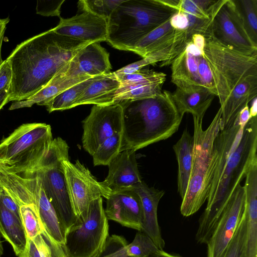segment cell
<instances>
[{
    "instance_id": "obj_3",
    "label": "cell",
    "mask_w": 257,
    "mask_h": 257,
    "mask_svg": "<svg viewBox=\"0 0 257 257\" xmlns=\"http://www.w3.org/2000/svg\"><path fill=\"white\" fill-rule=\"evenodd\" d=\"M257 117H250L241 138L229 157L216 186L208 194L206 208L199 220L198 243H207L233 192L257 161Z\"/></svg>"
},
{
    "instance_id": "obj_52",
    "label": "cell",
    "mask_w": 257,
    "mask_h": 257,
    "mask_svg": "<svg viewBox=\"0 0 257 257\" xmlns=\"http://www.w3.org/2000/svg\"><path fill=\"white\" fill-rule=\"evenodd\" d=\"M4 252V247L3 246L2 241L0 237V257H1Z\"/></svg>"
},
{
    "instance_id": "obj_46",
    "label": "cell",
    "mask_w": 257,
    "mask_h": 257,
    "mask_svg": "<svg viewBox=\"0 0 257 257\" xmlns=\"http://www.w3.org/2000/svg\"><path fill=\"white\" fill-rule=\"evenodd\" d=\"M191 41L203 54L205 45V38L204 36L199 34H193L191 36Z\"/></svg>"
},
{
    "instance_id": "obj_29",
    "label": "cell",
    "mask_w": 257,
    "mask_h": 257,
    "mask_svg": "<svg viewBox=\"0 0 257 257\" xmlns=\"http://www.w3.org/2000/svg\"><path fill=\"white\" fill-rule=\"evenodd\" d=\"M21 257H67L63 245L55 241L45 230L33 239H28Z\"/></svg>"
},
{
    "instance_id": "obj_21",
    "label": "cell",
    "mask_w": 257,
    "mask_h": 257,
    "mask_svg": "<svg viewBox=\"0 0 257 257\" xmlns=\"http://www.w3.org/2000/svg\"><path fill=\"white\" fill-rule=\"evenodd\" d=\"M120 82L115 73L94 77L75 103V106L83 104L105 105L114 103V98Z\"/></svg>"
},
{
    "instance_id": "obj_48",
    "label": "cell",
    "mask_w": 257,
    "mask_h": 257,
    "mask_svg": "<svg viewBox=\"0 0 257 257\" xmlns=\"http://www.w3.org/2000/svg\"><path fill=\"white\" fill-rule=\"evenodd\" d=\"M9 18H7L5 19L0 18V65L2 64V63L4 61L2 59L1 54L2 42L3 41L5 32L6 29V26L7 25L9 22Z\"/></svg>"
},
{
    "instance_id": "obj_5",
    "label": "cell",
    "mask_w": 257,
    "mask_h": 257,
    "mask_svg": "<svg viewBox=\"0 0 257 257\" xmlns=\"http://www.w3.org/2000/svg\"><path fill=\"white\" fill-rule=\"evenodd\" d=\"M221 107L208 127L204 130L202 121L193 117V161L180 212L185 217L196 213L206 201L217 158L214 140L219 131Z\"/></svg>"
},
{
    "instance_id": "obj_54",
    "label": "cell",
    "mask_w": 257,
    "mask_h": 257,
    "mask_svg": "<svg viewBox=\"0 0 257 257\" xmlns=\"http://www.w3.org/2000/svg\"><path fill=\"white\" fill-rule=\"evenodd\" d=\"M1 66V65H0Z\"/></svg>"
},
{
    "instance_id": "obj_33",
    "label": "cell",
    "mask_w": 257,
    "mask_h": 257,
    "mask_svg": "<svg viewBox=\"0 0 257 257\" xmlns=\"http://www.w3.org/2000/svg\"><path fill=\"white\" fill-rule=\"evenodd\" d=\"M160 249L152 239L142 231H138L133 241L123 248L125 257H149Z\"/></svg>"
},
{
    "instance_id": "obj_39",
    "label": "cell",
    "mask_w": 257,
    "mask_h": 257,
    "mask_svg": "<svg viewBox=\"0 0 257 257\" xmlns=\"http://www.w3.org/2000/svg\"><path fill=\"white\" fill-rule=\"evenodd\" d=\"M245 218L243 211L236 231L230 240L223 257H245Z\"/></svg>"
},
{
    "instance_id": "obj_23",
    "label": "cell",
    "mask_w": 257,
    "mask_h": 257,
    "mask_svg": "<svg viewBox=\"0 0 257 257\" xmlns=\"http://www.w3.org/2000/svg\"><path fill=\"white\" fill-rule=\"evenodd\" d=\"M172 94L177 109L182 117L185 113H190L202 121L215 96L203 87L188 91L177 88Z\"/></svg>"
},
{
    "instance_id": "obj_13",
    "label": "cell",
    "mask_w": 257,
    "mask_h": 257,
    "mask_svg": "<svg viewBox=\"0 0 257 257\" xmlns=\"http://www.w3.org/2000/svg\"><path fill=\"white\" fill-rule=\"evenodd\" d=\"M244 187L238 184L206 244L207 257H223L241 219L244 205Z\"/></svg>"
},
{
    "instance_id": "obj_35",
    "label": "cell",
    "mask_w": 257,
    "mask_h": 257,
    "mask_svg": "<svg viewBox=\"0 0 257 257\" xmlns=\"http://www.w3.org/2000/svg\"><path fill=\"white\" fill-rule=\"evenodd\" d=\"M245 30L257 45V0H236Z\"/></svg>"
},
{
    "instance_id": "obj_7",
    "label": "cell",
    "mask_w": 257,
    "mask_h": 257,
    "mask_svg": "<svg viewBox=\"0 0 257 257\" xmlns=\"http://www.w3.org/2000/svg\"><path fill=\"white\" fill-rule=\"evenodd\" d=\"M51 126L45 123H24L0 143V165L18 174L41 160L53 141Z\"/></svg>"
},
{
    "instance_id": "obj_31",
    "label": "cell",
    "mask_w": 257,
    "mask_h": 257,
    "mask_svg": "<svg viewBox=\"0 0 257 257\" xmlns=\"http://www.w3.org/2000/svg\"><path fill=\"white\" fill-rule=\"evenodd\" d=\"M94 78L92 77L79 82L58 94L46 105L48 112L63 110L75 107L76 100Z\"/></svg>"
},
{
    "instance_id": "obj_25",
    "label": "cell",
    "mask_w": 257,
    "mask_h": 257,
    "mask_svg": "<svg viewBox=\"0 0 257 257\" xmlns=\"http://www.w3.org/2000/svg\"><path fill=\"white\" fill-rule=\"evenodd\" d=\"M91 77H92L86 75L66 77L58 73L44 87L26 100L14 101L9 109L30 107L35 104L46 106L49 101L61 92Z\"/></svg>"
},
{
    "instance_id": "obj_24",
    "label": "cell",
    "mask_w": 257,
    "mask_h": 257,
    "mask_svg": "<svg viewBox=\"0 0 257 257\" xmlns=\"http://www.w3.org/2000/svg\"><path fill=\"white\" fill-rule=\"evenodd\" d=\"M257 95V77H249L232 90L224 105L221 107L220 126L233 122L241 110Z\"/></svg>"
},
{
    "instance_id": "obj_28",
    "label": "cell",
    "mask_w": 257,
    "mask_h": 257,
    "mask_svg": "<svg viewBox=\"0 0 257 257\" xmlns=\"http://www.w3.org/2000/svg\"><path fill=\"white\" fill-rule=\"evenodd\" d=\"M193 144V136L185 129L173 147L178 164V191L182 199L186 192L192 169Z\"/></svg>"
},
{
    "instance_id": "obj_8",
    "label": "cell",
    "mask_w": 257,
    "mask_h": 257,
    "mask_svg": "<svg viewBox=\"0 0 257 257\" xmlns=\"http://www.w3.org/2000/svg\"><path fill=\"white\" fill-rule=\"evenodd\" d=\"M69 148L66 142L60 137L53 139L49 149L37 164L23 172L40 178L66 232L77 218L72 207L61 165L62 160L69 159Z\"/></svg>"
},
{
    "instance_id": "obj_9",
    "label": "cell",
    "mask_w": 257,
    "mask_h": 257,
    "mask_svg": "<svg viewBox=\"0 0 257 257\" xmlns=\"http://www.w3.org/2000/svg\"><path fill=\"white\" fill-rule=\"evenodd\" d=\"M102 197L92 200L67 230L63 245L67 257H99L109 237Z\"/></svg>"
},
{
    "instance_id": "obj_50",
    "label": "cell",
    "mask_w": 257,
    "mask_h": 257,
    "mask_svg": "<svg viewBox=\"0 0 257 257\" xmlns=\"http://www.w3.org/2000/svg\"><path fill=\"white\" fill-rule=\"evenodd\" d=\"M149 257H181L180 256L172 254L164 251L163 250H159L151 255Z\"/></svg>"
},
{
    "instance_id": "obj_44",
    "label": "cell",
    "mask_w": 257,
    "mask_h": 257,
    "mask_svg": "<svg viewBox=\"0 0 257 257\" xmlns=\"http://www.w3.org/2000/svg\"><path fill=\"white\" fill-rule=\"evenodd\" d=\"M0 200L7 209L21 218L19 206L14 199L1 187H0Z\"/></svg>"
},
{
    "instance_id": "obj_41",
    "label": "cell",
    "mask_w": 257,
    "mask_h": 257,
    "mask_svg": "<svg viewBox=\"0 0 257 257\" xmlns=\"http://www.w3.org/2000/svg\"><path fill=\"white\" fill-rule=\"evenodd\" d=\"M64 2L62 1H41L37 2L36 13L44 16L60 17V8Z\"/></svg>"
},
{
    "instance_id": "obj_15",
    "label": "cell",
    "mask_w": 257,
    "mask_h": 257,
    "mask_svg": "<svg viewBox=\"0 0 257 257\" xmlns=\"http://www.w3.org/2000/svg\"><path fill=\"white\" fill-rule=\"evenodd\" d=\"M111 69L109 53L99 43H91L80 49L58 73L66 77H95L109 73Z\"/></svg>"
},
{
    "instance_id": "obj_18",
    "label": "cell",
    "mask_w": 257,
    "mask_h": 257,
    "mask_svg": "<svg viewBox=\"0 0 257 257\" xmlns=\"http://www.w3.org/2000/svg\"><path fill=\"white\" fill-rule=\"evenodd\" d=\"M203 53L189 41L171 64V81L177 88L191 91L203 87L198 74V63Z\"/></svg>"
},
{
    "instance_id": "obj_11",
    "label": "cell",
    "mask_w": 257,
    "mask_h": 257,
    "mask_svg": "<svg viewBox=\"0 0 257 257\" xmlns=\"http://www.w3.org/2000/svg\"><path fill=\"white\" fill-rule=\"evenodd\" d=\"M82 123V146L92 156L104 141L116 133L123 132L122 106L119 102L94 105Z\"/></svg>"
},
{
    "instance_id": "obj_42",
    "label": "cell",
    "mask_w": 257,
    "mask_h": 257,
    "mask_svg": "<svg viewBox=\"0 0 257 257\" xmlns=\"http://www.w3.org/2000/svg\"><path fill=\"white\" fill-rule=\"evenodd\" d=\"M149 65L153 64L151 59L149 57H146L139 61L130 64L116 70L114 73L116 75L132 74Z\"/></svg>"
},
{
    "instance_id": "obj_51",
    "label": "cell",
    "mask_w": 257,
    "mask_h": 257,
    "mask_svg": "<svg viewBox=\"0 0 257 257\" xmlns=\"http://www.w3.org/2000/svg\"><path fill=\"white\" fill-rule=\"evenodd\" d=\"M250 117L256 116L257 115V98L255 97L252 101L251 106L249 108Z\"/></svg>"
},
{
    "instance_id": "obj_37",
    "label": "cell",
    "mask_w": 257,
    "mask_h": 257,
    "mask_svg": "<svg viewBox=\"0 0 257 257\" xmlns=\"http://www.w3.org/2000/svg\"><path fill=\"white\" fill-rule=\"evenodd\" d=\"M123 0H81L78 3L79 8L108 20L115 8Z\"/></svg>"
},
{
    "instance_id": "obj_53",
    "label": "cell",
    "mask_w": 257,
    "mask_h": 257,
    "mask_svg": "<svg viewBox=\"0 0 257 257\" xmlns=\"http://www.w3.org/2000/svg\"><path fill=\"white\" fill-rule=\"evenodd\" d=\"M99 257H108L103 254L102 253H101Z\"/></svg>"
},
{
    "instance_id": "obj_34",
    "label": "cell",
    "mask_w": 257,
    "mask_h": 257,
    "mask_svg": "<svg viewBox=\"0 0 257 257\" xmlns=\"http://www.w3.org/2000/svg\"><path fill=\"white\" fill-rule=\"evenodd\" d=\"M21 220L27 239H33L45 230L35 204L19 206Z\"/></svg>"
},
{
    "instance_id": "obj_12",
    "label": "cell",
    "mask_w": 257,
    "mask_h": 257,
    "mask_svg": "<svg viewBox=\"0 0 257 257\" xmlns=\"http://www.w3.org/2000/svg\"><path fill=\"white\" fill-rule=\"evenodd\" d=\"M210 30L227 46L247 54L257 52V45L245 30L236 0H226L214 17Z\"/></svg>"
},
{
    "instance_id": "obj_32",
    "label": "cell",
    "mask_w": 257,
    "mask_h": 257,
    "mask_svg": "<svg viewBox=\"0 0 257 257\" xmlns=\"http://www.w3.org/2000/svg\"><path fill=\"white\" fill-rule=\"evenodd\" d=\"M122 139L123 132H120L104 141L92 156L94 166H108L121 152Z\"/></svg>"
},
{
    "instance_id": "obj_16",
    "label": "cell",
    "mask_w": 257,
    "mask_h": 257,
    "mask_svg": "<svg viewBox=\"0 0 257 257\" xmlns=\"http://www.w3.org/2000/svg\"><path fill=\"white\" fill-rule=\"evenodd\" d=\"M108 220L123 226L142 231L144 219L142 202L132 189L111 192L104 210Z\"/></svg>"
},
{
    "instance_id": "obj_30",
    "label": "cell",
    "mask_w": 257,
    "mask_h": 257,
    "mask_svg": "<svg viewBox=\"0 0 257 257\" xmlns=\"http://www.w3.org/2000/svg\"><path fill=\"white\" fill-rule=\"evenodd\" d=\"M163 84V83H147L120 85L116 93L114 103L156 97L162 93Z\"/></svg>"
},
{
    "instance_id": "obj_38",
    "label": "cell",
    "mask_w": 257,
    "mask_h": 257,
    "mask_svg": "<svg viewBox=\"0 0 257 257\" xmlns=\"http://www.w3.org/2000/svg\"><path fill=\"white\" fill-rule=\"evenodd\" d=\"M116 76L121 86L147 83H164L166 79V75L163 72L143 68L132 74Z\"/></svg>"
},
{
    "instance_id": "obj_40",
    "label": "cell",
    "mask_w": 257,
    "mask_h": 257,
    "mask_svg": "<svg viewBox=\"0 0 257 257\" xmlns=\"http://www.w3.org/2000/svg\"><path fill=\"white\" fill-rule=\"evenodd\" d=\"M198 74L202 86L216 96V89L212 74L203 55L199 57Z\"/></svg>"
},
{
    "instance_id": "obj_47",
    "label": "cell",
    "mask_w": 257,
    "mask_h": 257,
    "mask_svg": "<svg viewBox=\"0 0 257 257\" xmlns=\"http://www.w3.org/2000/svg\"><path fill=\"white\" fill-rule=\"evenodd\" d=\"M239 122L240 124L246 125L250 118L248 105H245L238 115Z\"/></svg>"
},
{
    "instance_id": "obj_1",
    "label": "cell",
    "mask_w": 257,
    "mask_h": 257,
    "mask_svg": "<svg viewBox=\"0 0 257 257\" xmlns=\"http://www.w3.org/2000/svg\"><path fill=\"white\" fill-rule=\"evenodd\" d=\"M89 43L56 34L51 29L18 45L7 58L12 71L9 102L26 100L44 87Z\"/></svg>"
},
{
    "instance_id": "obj_19",
    "label": "cell",
    "mask_w": 257,
    "mask_h": 257,
    "mask_svg": "<svg viewBox=\"0 0 257 257\" xmlns=\"http://www.w3.org/2000/svg\"><path fill=\"white\" fill-rule=\"evenodd\" d=\"M243 214L245 218V257H257V162L245 176Z\"/></svg>"
},
{
    "instance_id": "obj_36",
    "label": "cell",
    "mask_w": 257,
    "mask_h": 257,
    "mask_svg": "<svg viewBox=\"0 0 257 257\" xmlns=\"http://www.w3.org/2000/svg\"><path fill=\"white\" fill-rule=\"evenodd\" d=\"M161 5L175 11L186 13L198 18L209 19L210 16L199 5L198 0H157Z\"/></svg>"
},
{
    "instance_id": "obj_43",
    "label": "cell",
    "mask_w": 257,
    "mask_h": 257,
    "mask_svg": "<svg viewBox=\"0 0 257 257\" xmlns=\"http://www.w3.org/2000/svg\"><path fill=\"white\" fill-rule=\"evenodd\" d=\"M12 71L10 61L7 59L0 66V91L11 87Z\"/></svg>"
},
{
    "instance_id": "obj_17",
    "label": "cell",
    "mask_w": 257,
    "mask_h": 257,
    "mask_svg": "<svg viewBox=\"0 0 257 257\" xmlns=\"http://www.w3.org/2000/svg\"><path fill=\"white\" fill-rule=\"evenodd\" d=\"M108 166V173L102 183L111 192L131 189L142 181L135 151L120 152Z\"/></svg>"
},
{
    "instance_id": "obj_6",
    "label": "cell",
    "mask_w": 257,
    "mask_h": 257,
    "mask_svg": "<svg viewBox=\"0 0 257 257\" xmlns=\"http://www.w3.org/2000/svg\"><path fill=\"white\" fill-rule=\"evenodd\" d=\"M204 36L203 55L211 71L222 107L237 85L249 77H257V52L247 54L227 46L210 29Z\"/></svg>"
},
{
    "instance_id": "obj_20",
    "label": "cell",
    "mask_w": 257,
    "mask_h": 257,
    "mask_svg": "<svg viewBox=\"0 0 257 257\" xmlns=\"http://www.w3.org/2000/svg\"><path fill=\"white\" fill-rule=\"evenodd\" d=\"M131 189L138 194L142 202L144 214L142 231L152 239L159 249L163 250L165 241L158 224L157 208L165 192L150 187L143 181Z\"/></svg>"
},
{
    "instance_id": "obj_4",
    "label": "cell",
    "mask_w": 257,
    "mask_h": 257,
    "mask_svg": "<svg viewBox=\"0 0 257 257\" xmlns=\"http://www.w3.org/2000/svg\"><path fill=\"white\" fill-rule=\"evenodd\" d=\"M175 12L157 0H123L107 20L106 41L115 49L132 51L141 39Z\"/></svg>"
},
{
    "instance_id": "obj_2",
    "label": "cell",
    "mask_w": 257,
    "mask_h": 257,
    "mask_svg": "<svg viewBox=\"0 0 257 257\" xmlns=\"http://www.w3.org/2000/svg\"><path fill=\"white\" fill-rule=\"evenodd\" d=\"M123 108L121 151H135L165 140L178 130L182 119L169 91L154 97L119 102Z\"/></svg>"
},
{
    "instance_id": "obj_49",
    "label": "cell",
    "mask_w": 257,
    "mask_h": 257,
    "mask_svg": "<svg viewBox=\"0 0 257 257\" xmlns=\"http://www.w3.org/2000/svg\"><path fill=\"white\" fill-rule=\"evenodd\" d=\"M10 96V87L2 90L0 92V110L9 102Z\"/></svg>"
},
{
    "instance_id": "obj_22",
    "label": "cell",
    "mask_w": 257,
    "mask_h": 257,
    "mask_svg": "<svg viewBox=\"0 0 257 257\" xmlns=\"http://www.w3.org/2000/svg\"><path fill=\"white\" fill-rule=\"evenodd\" d=\"M169 20L170 19L141 39L132 52L145 58L181 40H191L187 38L186 30L174 29Z\"/></svg>"
},
{
    "instance_id": "obj_45",
    "label": "cell",
    "mask_w": 257,
    "mask_h": 257,
    "mask_svg": "<svg viewBox=\"0 0 257 257\" xmlns=\"http://www.w3.org/2000/svg\"><path fill=\"white\" fill-rule=\"evenodd\" d=\"M170 23L175 30H186L188 26V19L186 14L179 11H175L170 18Z\"/></svg>"
},
{
    "instance_id": "obj_10",
    "label": "cell",
    "mask_w": 257,
    "mask_h": 257,
    "mask_svg": "<svg viewBox=\"0 0 257 257\" xmlns=\"http://www.w3.org/2000/svg\"><path fill=\"white\" fill-rule=\"evenodd\" d=\"M61 165L72 209L78 217L88 208L90 203L99 197L107 199L111 193L102 182L98 181L89 169L79 160L75 163L69 159Z\"/></svg>"
},
{
    "instance_id": "obj_26",
    "label": "cell",
    "mask_w": 257,
    "mask_h": 257,
    "mask_svg": "<svg viewBox=\"0 0 257 257\" xmlns=\"http://www.w3.org/2000/svg\"><path fill=\"white\" fill-rule=\"evenodd\" d=\"M0 233L12 245L17 256L24 253L27 236L21 219L7 209L0 200Z\"/></svg>"
},
{
    "instance_id": "obj_27",
    "label": "cell",
    "mask_w": 257,
    "mask_h": 257,
    "mask_svg": "<svg viewBox=\"0 0 257 257\" xmlns=\"http://www.w3.org/2000/svg\"><path fill=\"white\" fill-rule=\"evenodd\" d=\"M34 204L45 231L55 241L63 246L66 230L46 195L42 182L38 188Z\"/></svg>"
},
{
    "instance_id": "obj_14",
    "label": "cell",
    "mask_w": 257,
    "mask_h": 257,
    "mask_svg": "<svg viewBox=\"0 0 257 257\" xmlns=\"http://www.w3.org/2000/svg\"><path fill=\"white\" fill-rule=\"evenodd\" d=\"M60 19L59 24L52 29L56 34L89 43L106 41L107 22L104 18L83 12L70 18Z\"/></svg>"
}]
</instances>
